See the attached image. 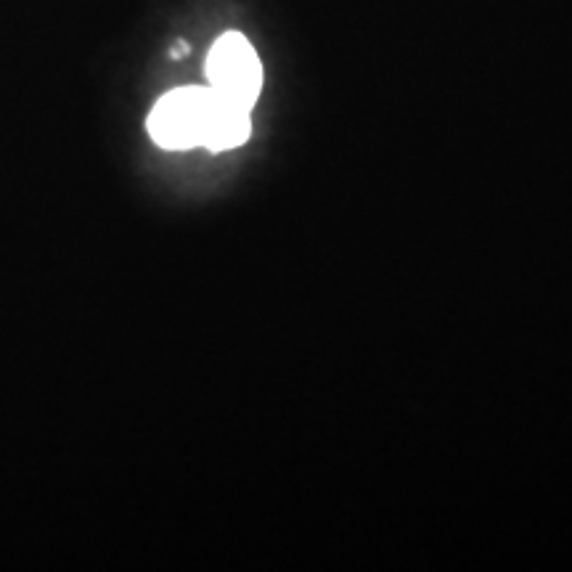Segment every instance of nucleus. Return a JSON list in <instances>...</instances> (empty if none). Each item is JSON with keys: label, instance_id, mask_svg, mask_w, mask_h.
I'll use <instances>...</instances> for the list:
<instances>
[{"label": "nucleus", "instance_id": "3", "mask_svg": "<svg viewBox=\"0 0 572 572\" xmlns=\"http://www.w3.org/2000/svg\"><path fill=\"white\" fill-rule=\"evenodd\" d=\"M249 111L252 109L239 107V104H233L212 91V104H210V114H207L201 146H207L210 151H228V148L247 144L249 130H252Z\"/></svg>", "mask_w": 572, "mask_h": 572}, {"label": "nucleus", "instance_id": "2", "mask_svg": "<svg viewBox=\"0 0 572 572\" xmlns=\"http://www.w3.org/2000/svg\"><path fill=\"white\" fill-rule=\"evenodd\" d=\"M212 88H178L164 93L148 114V133L154 144L170 151L201 146Z\"/></svg>", "mask_w": 572, "mask_h": 572}, {"label": "nucleus", "instance_id": "1", "mask_svg": "<svg viewBox=\"0 0 572 572\" xmlns=\"http://www.w3.org/2000/svg\"><path fill=\"white\" fill-rule=\"evenodd\" d=\"M207 77L217 95L252 109L263 91L260 56L241 32H226L212 42L207 56Z\"/></svg>", "mask_w": 572, "mask_h": 572}]
</instances>
